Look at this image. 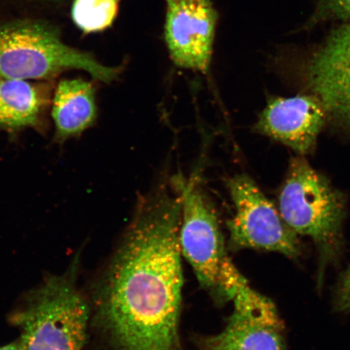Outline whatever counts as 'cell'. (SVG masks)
I'll use <instances>...</instances> for the list:
<instances>
[{
    "label": "cell",
    "instance_id": "obj_1",
    "mask_svg": "<svg viewBox=\"0 0 350 350\" xmlns=\"http://www.w3.org/2000/svg\"><path fill=\"white\" fill-rule=\"evenodd\" d=\"M181 210L175 185L139 200L92 288L90 325L104 350H183Z\"/></svg>",
    "mask_w": 350,
    "mask_h": 350
},
{
    "label": "cell",
    "instance_id": "obj_2",
    "mask_svg": "<svg viewBox=\"0 0 350 350\" xmlns=\"http://www.w3.org/2000/svg\"><path fill=\"white\" fill-rule=\"evenodd\" d=\"M80 254L62 274H48L22 297L10 322L22 350H83L90 327V301L77 286Z\"/></svg>",
    "mask_w": 350,
    "mask_h": 350
},
{
    "label": "cell",
    "instance_id": "obj_3",
    "mask_svg": "<svg viewBox=\"0 0 350 350\" xmlns=\"http://www.w3.org/2000/svg\"><path fill=\"white\" fill-rule=\"evenodd\" d=\"M73 69L107 84L121 72L120 68L99 63L89 52L66 45L58 28L46 21L18 20L0 25V78L49 81Z\"/></svg>",
    "mask_w": 350,
    "mask_h": 350
},
{
    "label": "cell",
    "instance_id": "obj_4",
    "mask_svg": "<svg viewBox=\"0 0 350 350\" xmlns=\"http://www.w3.org/2000/svg\"><path fill=\"white\" fill-rule=\"evenodd\" d=\"M174 183L182 197V256L214 303L228 304L247 282L230 259L216 209L195 181L179 177Z\"/></svg>",
    "mask_w": 350,
    "mask_h": 350
},
{
    "label": "cell",
    "instance_id": "obj_5",
    "mask_svg": "<svg viewBox=\"0 0 350 350\" xmlns=\"http://www.w3.org/2000/svg\"><path fill=\"white\" fill-rule=\"evenodd\" d=\"M278 210L296 234L312 238L325 255L336 250L345 216L344 197L303 157L291 161L280 190Z\"/></svg>",
    "mask_w": 350,
    "mask_h": 350
},
{
    "label": "cell",
    "instance_id": "obj_6",
    "mask_svg": "<svg viewBox=\"0 0 350 350\" xmlns=\"http://www.w3.org/2000/svg\"><path fill=\"white\" fill-rule=\"evenodd\" d=\"M234 215L227 222L230 252L256 249L296 258L301 252L297 234L283 220L279 210L246 174L227 181Z\"/></svg>",
    "mask_w": 350,
    "mask_h": 350
},
{
    "label": "cell",
    "instance_id": "obj_7",
    "mask_svg": "<svg viewBox=\"0 0 350 350\" xmlns=\"http://www.w3.org/2000/svg\"><path fill=\"white\" fill-rule=\"evenodd\" d=\"M221 332L194 336L197 350H284L282 323L272 301L252 288L234 297Z\"/></svg>",
    "mask_w": 350,
    "mask_h": 350
},
{
    "label": "cell",
    "instance_id": "obj_8",
    "mask_svg": "<svg viewBox=\"0 0 350 350\" xmlns=\"http://www.w3.org/2000/svg\"><path fill=\"white\" fill-rule=\"evenodd\" d=\"M164 38L179 68L207 73L211 64L218 13L211 0H165Z\"/></svg>",
    "mask_w": 350,
    "mask_h": 350
},
{
    "label": "cell",
    "instance_id": "obj_9",
    "mask_svg": "<svg viewBox=\"0 0 350 350\" xmlns=\"http://www.w3.org/2000/svg\"><path fill=\"white\" fill-rule=\"evenodd\" d=\"M306 82L327 113L350 124V21L334 30L306 64Z\"/></svg>",
    "mask_w": 350,
    "mask_h": 350
},
{
    "label": "cell",
    "instance_id": "obj_10",
    "mask_svg": "<svg viewBox=\"0 0 350 350\" xmlns=\"http://www.w3.org/2000/svg\"><path fill=\"white\" fill-rule=\"evenodd\" d=\"M327 115L314 95L273 98L260 113L255 130L305 155L314 150Z\"/></svg>",
    "mask_w": 350,
    "mask_h": 350
},
{
    "label": "cell",
    "instance_id": "obj_11",
    "mask_svg": "<svg viewBox=\"0 0 350 350\" xmlns=\"http://www.w3.org/2000/svg\"><path fill=\"white\" fill-rule=\"evenodd\" d=\"M52 87L46 82L0 78V131L46 130Z\"/></svg>",
    "mask_w": 350,
    "mask_h": 350
},
{
    "label": "cell",
    "instance_id": "obj_12",
    "mask_svg": "<svg viewBox=\"0 0 350 350\" xmlns=\"http://www.w3.org/2000/svg\"><path fill=\"white\" fill-rule=\"evenodd\" d=\"M95 88L82 79L61 81L51 100L56 142L79 137L97 120Z\"/></svg>",
    "mask_w": 350,
    "mask_h": 350
},
{
    "label": "cell",
    "instance_id": "obj_13",
    "mask_svg": "<svg viewBox=\"0 0 350 350\" xmlns=\"http://www.w3.org/2000/svg\"><path fill=\"white\" fill-rule=\"evenodd\" d=\"M122 0H73L71 16L84 34L97 33L111 27Z\"/></svg>",
    "mask_w": 350,
    "mask_h": 350
},
{
    "label": "cell",
    "instance_id": "obj_14",
    "mask_svg": "<svg viewBox=\"0 0 350 350\" xmlns=\"http://www.w3.org/2000/svg\"><path fill=\"white\" fill-rule=\"evenodd\" d=\"M326 20L350 21V0H318L313 21Z\"/></svg>",
    "mask_w": 350,
    "mask_h": 350
},
{
    "label": "cell",
    "instance_id": "obj_15",
    "mask_svg": "<svg viewBox=\"0 0 350 350\" xmlns=\"http://www.w3.org/2000/svg\"><path fill=\"white\" fill-rule=\"evenodd\" d=\"M336 305L340 310L350 309V268L341 280Z\"/></svg>",
    "mask_w": 350,
    "mask_h": 350
},
{
    "label": "cell",
    "instance_id": "obj_16",
    "mask_svg": "<svg viewBox=\"0 0 350 350\" xmlns=\"http://www.w3.org/2000/svg\"><path fill=\"white\" fill-rule=\"evenodd\" d=\"M0 350H22L19 341L0 347Z\"/></svg>",
    "mask_w": 350,
    "mask_h": 350
}]
</instances>
